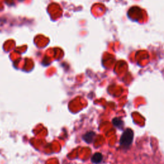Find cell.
<instances>
[{"label": "cell", "mask_w": 164, "mask_h": 164, "mask_svg": "<svg viewBox=\"0 0 164 164\" xmlns=\"http://www.w3.org/2000/svg\"><path fill=\"white\" fill-rule=\"evenodd\" d=\"M133 139V132L131 129L126 130L120 140V144L123 147H128L131 145Z\"/></svg>", "instance_id": "cell-1"}, {"label": "cell", "mask_w": 164, "mask_h": 164, "mask_svg": "<svg viewBox=\"0 0 164 164\" xmlns=\"http://www.w3.org/2000/svg\"><path fill=\"white\" fill-rule=\"evenodd\" d=\"M95 133L92 131L88 132L83 136V139L87 143H91L94 140V138L95 137Z\"/></svg>", "instance_id": "cell-2"}, {"label": "cell", "mask_w": 164, "mask_h": 164, "mask_svg": "<svg viewBox=\"0 0 164 164\" xmlns=\"http://www.w3.org/2000/svg\"><path fill=\"white\" fill-rule=\"evenodd\" d=\"M103 160V155L99 153H96L94 154L92 157V162L94 163H99L101 162Z\"/></svg>", "instance_id": "cell-3"}, {"label": "cell", "mask_w": 164, "mask_h": 164, "mask_svg": "<svg viewBox=\"0 0 164 164\" xmlns=\"http://www.w3.org/2000/svg\"><path fill=\"white\" fill-rule=\"evenodd\" d=\"M112 122L113 124L117 128H121L123 126V122L122 121V120L119 118H114L113 119Z\"/></svg>", "instance_id": "cell-4"}]
</instances>
